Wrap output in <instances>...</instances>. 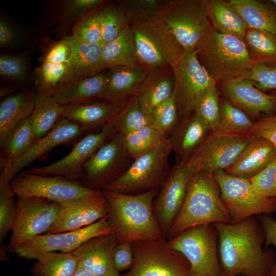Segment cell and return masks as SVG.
<instances>
[{
	"label": "cell",
	"mask_w": 276,
	"mask_h": 276,
	"mask_svg": "<svg viewBox=\"0 0 276 276\" xmlns=\"http://www.w3.org/2000/svg\"><path fill=\"white\" fill-rule=\"evenodd\" d=\"M213 224L218 233V257L223 274L267 275L276 255L273 250L263 248L264 234L255 216L236 223Z\"/></svg>",
	"instance_id": "cell-1"
},
{
	"label": "cell",
	"mask_w": 276,
	"mask_h": 276,
	"mask_svg": "<svg viewBox=\"0 0 276 276\" xmlns=\"http://www.w3.org/2000/svg\"><path fill=\"white\" fill-rule=\"evenodd\" d=\"M108 206V218L117 243L163 239L164 233L153 212L157 189L125 194L102 189Z\"/></svg>",
	"instance_id": "cell-2"
},
{
	"label": "cell",
	"mask_w": 276,
	"mask_h": 276,
	"mask_svg": "<svg viewBox=\"0 0 276 276\" xmlns=\"http://www.w3.org/2000/svg\"><path fill=\"white\" fill-rule=\"evenodd\" d=\"M231 221L213 175L199 171L189 183L183 204L167 234L168 237L170 240L196 226Z\"/></svg>",
	"instance_id": "cell-3"
},
{
	"label": "cell",
	"mask_w": 276,
	"mask_h": 276,
	"mask_svg": "<svg viewBox=\"0 0 276 276\" xmlns=\"http://www.w3.org/2000/svg\"><path fill=\"white\" fill-rule=\"evenodd\" d=\"M194 50L198 61L216 83L244 76L255 63L244 41L221 34L211 26Z\"/></svg>",
	"instance_id": "cell-4"
},
{
	"label": "cell",
	"mask_w": 276,
	"mask_h": 276,
	"mask_svg": "<svg viewBox=\"0 0 276 276\" xmlns=\"http://www.w3.org/2000/svg\"><path fill=\"white\" fill-rule=\"evenodd\" d=\"M129 25L142 65L175 68L184 50L157 16H135L130 18Z\"/></svg>",
	"instance_id": "cell-5"
},
{
	"label": "cell",
	"mask_w": 276,
	"mask_h": 276,
	"mask_svg": "<svg viewBox=\"0 0 276 276\" xmlns=\"http://www.w3.org/2000/svg\"><path fill=\"white\" fill-rule=\"evenodd\" d=\"M172 151V144L168 138L135 159L125 172L103 189L125 194H138L157 189L170 172L169 157Z\"/></svg>",
	"instance_id": "cell-6"
},
{
	"label": "cell",
	"mask_w": 276,
	"mask_h": 276,
	"mask_svg": "<svg viewBox=\"0 0 276 276\" xmlns=\"http://www.w3.org/2000/svg\"><path fill=\"white\" fill-rule=\"evenodd\" d=\"M218 233L213 224L191 227L167 241L190 265V276H221L218 252Z\"/></svg>",
	"instance_id": "cell-7"
},
{
	"label": "cell",
	"mask_w": 276,
	"mask_h": 276,
	"mask_svg": "<svg viewBox=\"0 0 276 276\" xmlns=\"http://www.w3.org/2000/svg\"><path fill=\"white\" fill-rule=\"evenodd\" d=\"M207 0H167L158 17L184 50H194L209 28Z\"/></svg>",
	"instance_id": "cell-8"
},
{
	"label": "cell",
	"mask_w": 276,
	"mask_h": 276,
	"mask_svg": "<svg viewBox=\"0 0 276 276\" xmlns=\"http://www.w3.org/2000/svg\"><path fill=\"white\" fill-rule=\"evenodd\" d=\"M17 196L37 197L59 203L98 198L101 190L89 189L80 181L57 176H45L21 172L10 182Z\"/></svg>",
	"instance_id": "cell-9"
},
{
	"label": "cell",
	"mask_w": 276,
	"mask_h": 276,
	"mask_svg": "<svg viewBox=\"0 0 276 276\" xmlns=\"http://www.w3.org/2000/svg\"><path fill=\"white\" fill-rule=\"evenodd\" d=\"M213 175L229 214L230 223L276 211V199L259 195L248 179L229 175L224 170L217 171Z\"/></svg>",
	"instance_id": "cell-10"
},
{
	"label": "cell",
	"mask_w": 276,
	"mask_h": 276,
	"mask_svg": "<svg viewBox=\"0 0 276 276\" xmlns=\"http://www.w3.org/2000/svg\"><path fill=\"white\" fill-rule=\"evenodd\" d=\"M133 263L128 276H190V265L163 239L131 243Z\"/></svg>",
	"instance_id": "cell-11"
},
{
	"label": "cell",
	"mask_w": 276,
	"mask_h": 276,
	"mask_svg": "<svg viewBox=\"0 0 276 276\" xmlns=\"http://www.w3.org/2000/svg\"><path fill=\"white\" fill-rule=\"evenodd\" d=\"M174 74L173 93L178 116L183 119L194 113L200 98L216 83L198 61L195 50L183 51Z\"/></svg>",
	"instance_id": "cell-12"
},
{
	"label": "cell",
	"mask_w": 276,
	"mask_h": 276,
	"mask_svg": "<svg viewBox=\"0 0 276 276\" xmlns=\"http://www.w3.org/2000/svg\"><path fill=\"white\" fill-rule=\"evenodd\" d=\"M134 160L127 150L124 136L117 132L86 163L80 182L89 189L102 190L125 172Z\"/></svg>",
	"instance_id": "cell-13"
},
{
	"label": "cell",
	"mask_w": 276,
	"mask_h": 276,
	"mask_svg": "<svg viewBox=\"0 0 276 276\" xmlns=\"http://www.w3.org/2000/svg\"><path fill=\"white\" fill-rule=\"evenodd\" d=\"M17 214L11 231L9 248L49 233L60 209L58 202L37 197L17 196Z\"/></svg>",
	"instance_id": "cell-14"
},
{
	"label": "cell",
	"mask_w": 276,
	"mask_h": 276,
	"mask_svg": "<svg viewBox=\"0 0 276 276\" xmlns=\"http://www.w3.org/2000/svg\"><path fill=\"white\" fill-rule=\"evenodd\" d=\"M250 135L212 131L186 162L197 172L213 175L225 171L235 162L246 146Z\"/></svg>",
	"instance_id": "cell-15"
},
{
	"label": "cell",
	"mask_w": 276,
	"mask_h": 276,
	"mask_svg": "<svg viewBox=\"0 0 276 276\" xmlns=\"http://www.w3.org/2000/svg\"><path fill=\"white\" fill-rule=\"evenodd\" d=\"M114 233L107 216L79 229L35 237L13 251L19 257L35 259L38 255L45 252H72L91 238Z\"/></svg>",
	"instance_id": "cell-16"
},
{
	"label": "cell",
	"mask_w": 276,
	"mask_h": 276,
	"mask_svg": "<svg viewBox=\"0 0 276 276\" xmlns=\"http://www.w3.org/2000/svg\"><path fill=\"white\" fill-rule=\"evenodd\" d=\"M114 124L98 132L85 135L66 156L48 165L30 168L24 172L45 176H57L81 181L84 166L89 158L117 133Z\"/></svg>",
	"instance_id": "cell-17"
},
{
	"label": "cell",
	"mask_w": 276,
	"mask_h": 276,
	"mask_svg": "<svg viewBox=\"0 0 276 276\" xmlns=\"http://www.w3.org/2000/svg\"><path fill=\"white\" fill-rule=\"evenodd\" d=\"M197 172L186 162L173 167L153 201L155 217L165 235L168 234L185 200L189 183Z\"/></svg>",
	"instance_id": "cell-18"
},
{
	"label": "cell",
	"mask_w": 276,
	"mask_h": 276,
	"mask_svg": "<svg viewBox=\"0 0 276 276\" xmlns=\"http://www.w3.org/2000/svg\"><path fill=\"white\" fill-rule=\"evenodd\" d=\"M85 131L78 124L61 118L44 137L36 142L20 156L1 163L0 187L10 186L12 178L21 169L39 159L55 147L67 143L81 136Z\"/></svg>",
	"instance_id": "cell-19"
},
{
	"label": "cell",
	"mask_w": 276,
	"mask_h": 276,
	"mask_svg": "<svg viewBox=\"0 0 276 276\" xmlns=\"http://www.w3.org/2000/svg\"><path fill=\"white\" fill-rule=\"evenodd\" d=\"M45 47L33 72V80L37 92L52 96L66 74L72 49L66 36Z\"/></svg>",
	"instance_id": "cell-20"
},
{
	"label": "cell",
	"mask_w": 276,
	"mask_h": 276,
	"mask_svg": "<svg viewBox=\"0 0 276 276\" xmlns=\"http://www.w3.org/2000/svg\"><path fill=\"white\" fill-rule=\"evenodd\" d=\"M222 93L228 100L247 114L257 118L261 113L276 112V96L258 89L254 82L239 77L219 83Z\"/></svg>",
	"instance_id": "cell-21"
},
{
	"label": "cell",
	"mask_w": 276,
	"mask_h": 276,
	"mask_svg": "<svg viewBox=\"0 0 276 276\" xmlns=\"http://www.w3.org/2000/svg\"><path fill=\"white\" fill-rule=\"evenodd\" d=\"M60 204L58 216L49 234L79 229L108 216L107 203L104 195Z\"/></svg>",
	"instance_id": "cell-22"
},
{
	"label": "cell",
	"mask_w": 276,
	"mask_h": 276,
	"mask_svg": "<svg viewBox=\"0 0 276 276\" xmlns=\"http://www.w3.org/2000/svg\"><path fill=\"white\" fill-rule=\"evenodd\" d=\"M124 104L101 100L90 103L61 106V118L66 119L81 127L85 132L114 124Z\"/></svg>",
	"instance_id": "cell-23"
},
{
	"label": "cell",
	"mask_w": 276,
	"mask_h": 276,
	"mask_svg": "<svg viewBox=\"0 0 276 276\" xmlns=\"http://www.w3.org/2000/svg\"><path fill=\"white\" fill-rule=\"evenodd\" d=\"M276 158V147L261 137L251 135L246 146L234 164L225 172L229 175L249 179Z\"/></svg>",
	"instance_id": "cell-24"
},
{
	"label": "cell",
	"mask_w": 276,
	"mask_h": 276,
	"mask_svg": "<svg viewBox=\"0 0 276 276\" xmlns=\"http://www.w3.org/2000/svg\"><path fill=\"white\" fill-rule=\"evenodd\" d=\"M117 244L114 234L99 236L89 239L72 253L79 266L97 276H105L116 270L111 264V254Z\"/></svg>",
	"instance_id": "cell-25"
},
{
	"label": "cell",
	"mask_w": 276,
	"mask_h": 276,
	"mask_svg": "<svg viewBox=\"0 0 276 276\" xmlns=\"http://www.w3.org/2000/svg\"><path fill=\"white\" fill-rule=\"evenodd\" d=\"M109 75L106 69L95 75L61 84L51 96L61 106L100 101L107 86Z\"/></svg>",
	"instance_id": "cell-26"
},
{
	"label": "cell",
	"mask_w": 276,
	"mask_h": 276,
	"mask_svg": "<svg viewBox=\"0 0 276 276\" xmlns=\"http://www.w3.org/2000/svg\"><path fill=\"white\" fill-rule=\"evenodd\" d=\"M66 37L72 51L67 70L61 84L92 76L106 70L102 57V45L81 43L71 35H67Z\"/></svg>",
	"instance_id": "cell-27"
},
{
	"label": "cell",
	"mask_w": 276,
	"mask_h": 276,
	"mask_svg": "<svg viewBox=\"0 0 276 276\" xmlns=\"http://www.w3.org/2000/svg\"><path fill=\"white\" fill-rule=\"evenodd\" d=\"M108 70V82L101 100L124 104L136 95L149 68L140 64L116 66Z\"/></svg>",
	"instance_id": "cell-28"
},
{
	"label": "cell",
	"mask_w": 276,
	"mask_h": 276,
	"mask_svg": "<svg viewBox=\"0 0 276 276\" xmlns=\"http://www.w3.org/2000/svg\"><path fill=\"white\" fill-rule=\"evenodd\" d=\"M211 130L196 113L181 119L169 137L175 153L176 164L186 162L202 144Z\"/></svg>",
	"instance_id": "cell-29"
},
{
	"label": "cell",
	"mask_w": 276,
	"mask_h": 276,
	"mask_svg": "<svg viewBox=\"0 0 276 276\" xmlns=\"http://www.w3.org/2000/svg\"><path fill=\"white\" fill-rule=\"evenodd\" d=\"M174 88L173 68L169 67L149 68L135 95L143 109L152 114L158 104L172 96Z\"/></svg>",
	"instance_id": "cell-30"
},
{
	"label": "cell",
	"mask_w": 276,
	"mask_h": 276,
	"mask_svg": "<svg viewBox=\"0 0 276 276\" xmlns=\"http://www.w3.org/2000/svg\"><path fill=\"white\" fill-rule=\"evenodd\" d=\"M36 92L24 89L4 98L0 103V144L18 123L31 115Z\"/></svg>",
	"instance_id": "cell-31"
},
{
	"label": "cell",
	"mask_w": 276,
	"mask_h": 276,
	"mask_svg": "<svg viewBox=\"0 0 276 276\" xmlns=\"http://www.w3.org/2000/svg\"><path fill=\"white\" fill-rule=\"evenodd\" d=\"M211 27L217 32L235 36L244 41L248 27L229 1L207 0Z\"/></svg>",
	"instance_id": "cell-32"
},
{
	"label": "cell",
	"mask_w": 276,
	"mask_h": 276,
	"mask_svg": "<svg viewBox=\"0 0 276 276\" xmlns=\"http://www.w3.org/2000/svg\"><path fill=\"white\" fill-rule=\"evenodd\" d=\"M102 57L106 69L141 64L130 25L116 38L102 45Z\"/></svg>",
	"instance_id": "cell-33"
},
{
	"label": "cell",
	"mask_w": 276,
	"mask_h": 276,
	"mask_svg": "<svg viewBox=\"0 0 276 276\" xmlns=\"http://www.w3.org/2000/svg\"><path fill=\"white\" fill-rule=\"evenodd\" d=\"M268 2L257 0H231L229 4L248 28L276 34V8Z\"/></svg>",
	"instance_id": "cell-34"
},
{
	"label": "cell",
	"mask_w": 276,
	"mask_h": 276,
	"mask_svg": "<svg viewBox=\"0 0 276 276\" xmlns=\"http://www.w3.org/2000/svg\"><path fill=\"white\" fill-rule=\"evenodd\" d=\"M53 17L60 34H65L89 13L99 9L107 1L62 0L56 1Z\"/></svg>",
	"instance_id": "cell-35"
},
{
	"label": "cell",
	"mask_w": 276,
	"mask_h": 276,
	"mask_svg": "<svg viewBox=\"0 0 276 276\" xmlns=\"http://www.w3.org/2000/svg\"><path fill=\"white\" fill-rule=\"evenodd\" d=\"M30 118L36 142L46 135L61 118V106L51 96L36 91L34 107Z\"/></svg>",
	"instance_id": "cell-36"
},
{
	"label": "cell",
	"mask_w": 276,
	"mask_h": 276,
	"mask_svg": "<svg viewBox=\"0 0 276 276\" xmlns=\"http://www.w3.org/2000/svg\"><path fill=\"white\" fill-rule=\"evenodd\" d=\"M31 270L34 276H72L79 261L72 252H49L41 254Z\"/></svg>",
	"instance_id": "cell-37"
},
{
	"label": "cell",
	"mask_w": 276,
	"mask_h": 276,
	"mask_svg": "<svg viewBox=\"0 0 276 276\" xmlns=\"http://www.w3.org/2000/svg\"><path fill=\"white\" fill-rule=\"evenodd\" d=\"M30 117L16 125L1 146V163L15 159L26 153L35 143Z\"/></svg>",
	"instance_id": "cell-38"
},
{
	"label": "cell",
	"mask_w": 276,
	"mask_h": 276,
	"mask_svg": "<svg viewBox=\"0 0 276 276\" xmlns=\"http://www.w3.org/2000/svg\"><path fill=\"white\" fill-rule=\"evenodd\" d=\"M31 60L25 53H5L0 56V75L2 79L19 87L33 77Z\"/></svg>",
	"instance_id": "cell-39"
},
{
	"label": "cell",
	"mask_w": 276,
	"mask_h": 276,
	"mask_svg": "<svg viewBox=\"0 0 276 276\" xmlns=\"http://www.w3.org/2000/svg\"><path fill=\"white\" fill-rule=\"evenodd\" d=\"M152 114L141 107L136 95L128 100L119 112L114 123L117 132L124 136L152 125Z\"/></svg>",
	"instance_id": "cell-40"
},
{
	"label": "cell",
	"mask_w": 276,
	"mask_h": 276,
	"mask_svg": "<svg viewBox=\"0 0 276 276\" xmlns=\"http://www.w3.org/2000/svg\"><path fill=\"white\" fill-rule=\"evenodd\" d=\"M244 42L255 63L276 64V34L248 28Z\"/></svg>",
	"instance_id": "cell-41"
},
{
	"label": "cell",
	"mask_w": 276,
	"mask_h": 276,
	"mask_svg": "<svg viewBox=\"0 0 276 276\" xmlns=\"http://www.w3.org/2000/svg\"><path fill=\"white\" fill-rule=\"evenodd\" d=\"M31 28L23 27L12 18L1 11L0 48L11 50L33 44Z\"/></svg>",
	"instance_id": "cell-42"
},
{
	"label": "cell",
	"mask_w": 276,
	"mask_h": 276,
	"mask_svg": "<svg viewBox=\"0 0 276 276\" xmlns=\"http://www.w3.org/2000/svg\"><path fill=\"white\" fill-rule=\"evenodd\" d=\"M253 125L247 114L229 100L221 102L218 125L215 131L251 135Z\"/></svg>",
	"instance_id": "cell-43"
},
{
	"label": "cell",
	"mask_w": 276,
	"mask_h": 276,
	"mask_svg": "<svg viewBox=\"0 0 276 276\" xmlns=\"http://www.w3.org/2000/svg\"><path fill=\"white\" fill-rule=\"evenodd\" d=\"M167 139L152 125L124 136L127 150L134 159L148 152Z\"/></svg>",
	"instance_id": "cell-44"
},
{
	"label": "cell",
	"mask_w": 276,
	"mask_h": 276,
	"mask_svg": "<svg viewBox=\"0 0 276 276\" xmlns=\"http://www.w3.org/2000/svg\"><path fill=\"white\" fill-rule=\"evenodd\" d=\"M101 17L102 45L114 39L128 26L129 19L118 4L107 2L99 9Z\"/></svg>",
	"instance_id": "cell-45"
},
{
	"label": "cell",
	"mask_w": 276,
	"mask_h": 276,
	"mask_svg": "<svg viewBox=\"0 0 276 276\" xmlns=\"http://www.w3.org/2000/svg\"><path fill=\"white\" fill-rule=\"evenodd\" d=\"M99 9L86 15L73 27L71 36L74 39L81 43L102 45V23Z\"/></svg>",
	"instance_id": "cell-46"
},
{
	"label": "cell",
	"mask_w": 276,
	"mask_h": 276,
	"mask_svg": "<svg viewBox=\"0 0 276 276\" xmlns=\"http://www.w3.org/2000/svg\"><path fill=\"white\" fill-rule=\"evenodd\" d=\"M152 126L167 138L178 124V113L174 93L158 104L152 112Z\"/></svg>",
	"instance_id": "cell-47"
},
{
	"label": "cell",
	"mask_w": 276,
	"mask_h": 276,
	"mask_svg": "<svg viewBox=\"0 0 276 276\" xmlns=\"http://www.w3.org/2000/svg\"><path fill=\"white\" fill-rule=\"evenodd\" d=\"M220 112L218 91L216 86L206 91L197 102L195 113L208 125L211 131L217 128Z\"/></svg>",
	"instance_id": "cell-48"
},
{
	"label": "cell",
	"mask_w": 276,
	"mask_h": 276,
	"mask_svg": "<svg viewBox=\"0 0 276 276\" xmlns=\"http://www.w3.org/2000/svg\"><path fill=\"white\" fill-rule=\"evenodd\" d=\"M11 187L0 188V241L3 242L13 227L17 214V202Z\"/></svg>",
	"instance_id": "cell-49"
},
{
	"label": "cell",
	"mask_w": 276,
	"mask_h": 276,
	"mask_svg": "<svg viewBox=\"0 0 276 276\" xmlns=\"http://www.w3.org/2000/svg\"><path fill=\"white\" fill-rule=\"evenodd\" d=\"M167 0H121L117 4L130 18L140 15L158 16Z\"/></svg>",
	"instance_id": "cell-50"
},
{
	"label": "cell",
	"mask_w": 276,
	"mask_h": 276,
	"mask_svg": "<svg viewBox=\"0 0 276 276\" xmlns=\"http://www.w3.org/2000/svg\"><path fill=\"white\" fill-rule=\"evenodd\" d=\"M243 77L253 81L262 91L276 90V64L255 63Z\"/></svg>",
	"instance_id": "cell-51"
},
{
	"label": "cell",
	"mask_w": 276,
	"mask_h": 276,
	"mask_svg": "<svg viewBox=\"0 0 276 276\" xmlns=\"http://www.w3.org/2000/svg\"><path fill=\"white\" fill-rule=\"evenodd\" d=\"M248 179L259 195L276 199V158L259 173Z\"/></svg>",
	"instance_id": "cell-52"
},
{
	"label": "cell",
	"mask_w": 276,
	"mask_h": 276,
	"mask_svg": "<svg viewBox=\"0 0 276 276\" xmlns=\"http://www.w3.org/2000/svg\"><path fill=\"white\" fill-rule=\"evenodd\" d=\"M132 244L125 242L117 243L111 254V264L118 272L131 267L133 263Z\"/></svg>",
	"instance_id": "cell-53"
},
{
	"label": "cell",
	"mask_w": 276,
	"mask_h": 276,
	"mask_svg": "<svg viewBox=\"0 0 276 276\" xmlns=\"http://www.w3.org/2000/svg\"><path fill=\"white\" fill-rule=\"evenodd\" d=\"M251 135L265 139L276 147V112L254 123Z\"/></svg>",
	"instance_id": "cell-54"
},
{
	"label": "cell",
	"mask_w": 276,
	"mask_h": 276,
	"mask_svg": "<svg viewBox=\"0 0 276 276\" xmlns=\"http://www.w3.org/2000/svg\"><path fill=\"white\" fill-rule=\"evenodd\" d=\"M258 221L263 231L266 248L272 245L276 250V219L271 214L258 216Z\"/></svg>",
	"instance_id": "cell-55"
},
{
	"label": "cell",
	"mask_w": 276,
	"mask_h": 276,
	"mask_svg": "<svg viewBox=\"0 0 276 276\" xmlns=\"http://www.w3.org/2000/svg\"><path fill=\"white\" fill-rule=\"evenodd\" d=\"M72 276H97L90 271L80 267H78Z\"/></svg>",
	"instance_id": "cell-56"
},
{
	"label": "cell",
	"mask_w": 276,
	"mask_h": 276,
	"mask_svg": "<svg viewBox=\"0 0 276 276\" xmlns=\"http://www.w3.org/2000/svg\"><path fill=\"white\" fill-rule=\"evenodd\" d=\"M266 276H276V260L272 265Z\"/></svg>",
	"instance_id": "cell-57"
},
{
	"label": "cell",
	"mask_w": 276,
	"mask_h": 276,
	"mask_svg": "<svg viewBox=\"0 0 276 276\" xmlns=\"http://www.w3.org/2000/svg\"><path fill=\"white\" fill-rule=\"evenodd\" d=\"M105 276H119V272L118 271H115L111 273H109L108 274H107Z\"/></svg>",
	"instance_id": "cell-58"
},
{
	"label": "cell",
	"mask_w": 276,
	"mask_h": 276,
	"mask_svg": "<svg viewBox=\"0 0 276 276\" xmlns=\"http://www.w3.org/2000/svg\"><path fill=\"white\" fill-rule=\"evenodd\" d=\"M269 2L276 6V0H270Z\"/></svg>",
	"instance_id": "cell-59"
},
{
	"label": "cell",
	"mask_w": 276,
	"mask_h": 276,
	"mask_svg": "<svg viewBox=\"0 0 276 276\" xmlns=\"http://www.w3.org/2000/svg\"><path fill=\"white\" fill-rule=\"evenodd\" d=\"M272 94L276 96V90H274L272 92Z\"/></svg>",
	"instance_id": "cell-60"
},
{
	"label": "cell",
	"mask_w": 276,
	"mask_h": 276,
	"mask_svg": "<svg viewBox=\"0 0 276 276\" xmlns=\"http://www.w3.org/2000/svg\"><path fill=\"white\" fill-rule=\"evenodd\" d=\"M236 276H246V275H244V274H238V275H237Z\"/></svg>",
	"instance_id": "cell-61"
}]
</instances>
